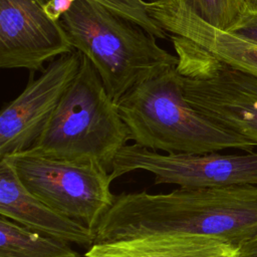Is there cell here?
I'll return each mask as SVG.
<instances>
[{
	"label": "cell",
	"instance_id": "9c48e42d",
	"mask_svg": "<svg viewBox=\"0 0 257 257\" xmlns=\"http://www.w3.org/2000/svg\"><path fill=\"white\" fill-rule=\"evenodd\" d=\"M82 54L73 50L52 61L0 113V159L31 148L73 82Z\"/></svg>",
	"mask_w": 257,
	"mask_h": 257
},
{
	"label": "cell",
	"instance_id": "ba28073f",
	"mask_svg": "<svg viewBox=\"0 0 257 257\" xmlns=\"http://www.w3.org/2000/svg\"><path fill=\"white\" fill-rule=\"evenodd\" d=\"M48 0H0V67L44 69V63L73 51Z\"/></svg>",
	"mask_w": 257,
	"mask_h": 257
},
{
	"label": "cell",
	"instance_id": "4fadbf2b",
	"mask_svg": "<svg viewBox=\"0 0 257 257\" xmlns=\"http://www.w3.org/2000/svg\"><path fill=\"white\" fill-rule=\"evenodd\" d=\"M69 244L0 217V257H81Z\"/></svg>",
	"mask_w": 257,
	"mask_h": 257
},
{
	"label": "cell",
	"instance_id": "ac0fdd59",
	"mask_svg": "<svg viewBox=\"0 0 257 257\" xmlns=\"http://www.w3.org/2000/svg\"><path fill=\"white\" fill-rule=\"evenodd\" d=\"M246 2L250 7H257V0H246Z\"/></svg>",
	"mask_w": 257,
	"mask_h": 257
},
{
	"label": "cell",
	"instance_id": "52a82bcc",
	"mask_svg": "<svg viewBox=\"0 0 257 257\" xmlns=\"http://www.w3.org/2000/svg\"><path fill=\"white\" fill-rule=\"evenodd\" d=\"M137 170L149 172L155 184H173L180 188L257 186V151L224 155L160 154L138 144L125 145L115 156L112 180Z\"/></svg>",
	"mask_w": 257,
	"mask_h": 257
},
{
	"label": "cell",
	"instance_id": "e0dca14e",
	"mask_svg": "<svg viewBox=\"0 0 257 257\" xmlns=\"http://www.w3.org/2000/svg\"><path fill=\"white\" fill-rule=\"evenodd\" d=\"M238 257H257V236L239 247Z\"/></svg>",
	"mask_w": 257,
	"mask_h": 257
},
{
	"label": "cell",
	"instance_id": "277c9868",
	"mask_svg": "<svg viewBox=\"0 0 257 257\" xmlns=\"http://www.w3.org/2000/svg\"><path fill=\"white\" fill-rule=\"evenodd\" d=\"M128 140L116 103L82 55L77 75L31 148L57 159L96 162L110 172L115 156Z\"/></svg>",
	"mask_w": 257,
	"mask_h": 257
},
{
	"label": "cell",
	"instance_id": "6da1fadb",
	"mask_svg": "<svg viewBox=\"0 0 257 257\" xmlns=\"http://www.w3.org/2000/svg\"><path fill=\"white\" fill-rule=\"evenodd\" d=\"M172 233L214 237L240 247L257 236V186L122 193L97 225L94 243Z\"/></svg>",
	"mask_w": 257,
	"mask_h": 257
},
{
	"label": "cell",
	"instance_id": "9a60e30c",
	"mask_svg": "<svg viewBox=\"0 0 257 257\" xmlns=\"http://www.w3.org/2000/svg\"><path fill=\"white\" fill-rule=\"evenodd\" d=\"M136 22L157 38L169 39V34L155 21L147 10L145 0H91Z\"/></svg>",
	"mask_w": 257,
	"mask_h": 257
},
{
	"label": "cell",
	"instance_id": "d6986e66",
	"mask_svg": "<svg viewBox=\"0 0 257 257\" xmlns=\"http://www.w3.org/2000/svg\"><path fill=\"white\" fill-rule=\"evenodd\" d=\"M147 2H158V1H162V0H145Z\"/></svg>",
	"mask_w": 257,
	"mask_h": 257
},
{
	"label": "cell",
	"instance_id": "8992f818",
	"mask_svg": "<svg viewBox=\"0 0 257 257\" xmlns=\"http://www.w3.org/2000/svg\"><path fill=\"white\" fill-rule=\"evenodd\" d=\"M1 159L32 195L93 231L113 203L110 172L96 162L57 159L32 148Z\"/></svg>",
	"mask_w": 257,
	"mask_h": 257
},
{
	"label": "cell",
	"instance_id": "7c38bea8",
	"mask_svg": "<svg viewBox=\"0 0 257 257\" xmlns=\"http://www.w3.org/2000/svg\"><path fill=\"white\" fill-rule=\"evenodd\" d=\"M239 247L194 234H154L89 246L84 257H238Z\"/></svg>",
	"mask_w": 257,
	"mask_h": 257
},
{
	"label": "cell",
	"instance_id": "2e32d148",
	"mask_svg": "<svg viewBox=\"0 0 257 257\" xmlns=\"http://www.w3.org/2000/svg\"><path fill=\"white\" fill-rule=\"evenodd\" d=\"M228 31L257 43V7L248 6L243 16Z\"/></svg>",
	"mask_w": 257,
	"mask_h": 257
},
{
	"label": "cell",
	"instance_id": "5b68a950",
	"mask_svg": "<svg viewBox=\"0 0 257 257\" xmlns=\"http://www.w3.org/2000/svg\"><path fill=\"white\" fill-rule=\"evenodd\" d=\"M186 99L225 130L257 146V76L218 60L194 42L169 34Z\"/></svg>",
	"mask_w": 257,
	"mask_h": 257
},
{
	"label": "cell",
	"instance_id": "8fae6325",
	"mask_svg": "<svg viewBox=\"0 0 257 257\" xmlns=\"http://www.w3.org/2000/svg\"><path fill=\"white\" fill-rule=\"evenodd\" d=\"M0 215L34 232L68 243L91 246L95 242V231L32 195L5 159H0Z\"/></svg>",
	"mask_w": 257,
	"mask_h": 257
},
{
	"label": "cell",
	"instance_id": "3957f363",
	"mask_svg": "<svg viewBox=\"0 0 257 257\" xmlns=\"http://www.w3.org/2000/svg\"><path fill=\"white\" fill-rule=\"evenodd\" d=\"M130 140L165 154L251 151V141L207 118L186 99L176 67L145 81L116 103Z\"/></svg>",
	"mask_w": 257,
	"mask_h": 257
},
{
	"label": "cell",
	"instance_id": "5bb4252c",
	"mask_svg": "<svg viewBox=\"0 0 257 257\" xmlns=\"http://www.w3.org/2000/svg\"><path fill=\"white\" fill-rule=\"evenodd\" d=\"M187 9L211 25L230 28L243 16L248 5L246 0H177Z\"/></svg>",
	"mask_w": 257,
	"mask_h": 257
},
{
	"label": "cell",
	"instance_id": "7a4b0ae2",
	"mask_svg": "<svg viewBox=\"0 0 257 257\" xmlns=\"http://www.w3.org/2000/svg\"><path fill=\"white\" fill-rule=\"evenodd\" d=\"M60 20L73 49L88 58L115 103L177 66V55L161 47L155 35L94 1L72 0Z\"/></svg>",
	"mask_w": 257,
	"mask_h": 257
},
{
	"label": "cell",
	"instance_id": "30bf717a",
	"mask_svg": "<svg viewBox=\"0 0 257 257\" xmlns=\"http://www.w3.org/2000/svg\"><path fill=\"white\" fill-rule=\"evenodd\" d=\"M147 10L168 33L186 38L221 62L257 76V43L204 21L177 0L147 2Z\"/></svg>",
	"mask_w": 257,
	"mask_h": 257
}]
</instances>
